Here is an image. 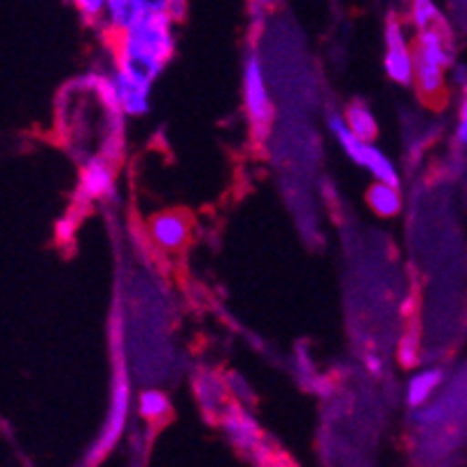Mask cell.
<instances>
[{"label":"cell","instance_id":"22","mask_svg":"<svg viewBox=\"0 0 467 467\" xmlns=\"http://www.w3.org/2000/svg\"><path fill=\"white\" fill-rule=\"evenodd\" d=\"M260 467H297V465H295V462H292L287 456H283V453L274 451L265 462H262Z\"/></svg>","mask_w":467,"mask_h":467},{"label":"cell","instance_id":"9","mask_svg":"<svg viewBox=\"0 0 467 467\" xmlns=\"http://www.w3.org/2000/svg\"><path fill=\"white\" fill-rule=\"evenodd\" d=\"M112 194H115V161L106 160L103 154H91L82 160L78 197L89 203L110 199Z\"/></svg>","mask_w":467,"mask_h":467},{"label":"cell","instance_id":"1","mask_svg":"<svg viewBox=\"0 0 467 467\" xmlns=\"http://www.w3.org/2000/svg\"><path fill=\"white\" fill-rule=\"evenodd\" d=\"M115 66L154 85L175 54V22L166 15H148L127 31L110 37Z\"/></svg>","mask_w":467,"mask_h":467},{"label":"cell","instance_id":"4","mask_svg":"<svg viewBox=\"0 0 467 467\" xmlns=\"http://www.w3.org/2000/svg\"><path fill=\"white\" fill-rule=\"evenodd\" d=\"M241 94H244V110L248 117L250 131L257 140H265L274 122V101H271L269 85H266L265 66L257 54H248L241 78Z\"/></svg>","mask_w":467,"mask_h":467},{"label":"cell","instance_id":"5","mask_svg":"<svg viewBox=\"0 0 467 467\" xmlns=\"http://www.w3.org/2000/svg\"><path fill=\"white\" fill-rule=\"evenodd\" d=\"M215 423L223 428L227 440L232 441L241 453L255 458L257 465H262L271 453L276 451V449L266 441V437L262 435V428L255 420V416L250 414L248 409H245L239 400H232V402L220 411Z\"/></svg>","mask_w":467,"mask_h":467},{"label":"cell","instance_id":"24","mask_svg":"<svg viewBox=\"0 0 467 467\" xmlns=\"http://www.w3.org/2000/svg\"><path fill=\"white\" fill-rule=\"evenodd\" d=\"M253 3H255L257 10H265V7H271V5H274V3H276V0H253Z\"/></svg>","mask_w":467,"mask_h":467},{"label":"cell","instance_id":"2","mask_svg":"<svg viewBox=\"0 0 467 467\" xmlns=\"http://www.w3.org/2000/svg\"><path fill=\"white\" fill-rule=\"evenodd\" d=\"M414 52V82L419 96L428 103H440L449 87V70L456 64L451 31L446 24L419 31L411 40Z\"/></svg>","mask_w":467,"mask_h":467},{"label":"cell","instance_id":"3","mask_svg":"<svg viewBox=\"0 0 467 467\" xmlns=\"http://www.w3.org/2000/svg\"><path fill=\"white\" fill-rule=\"evenodd\" d=\"M327 131L329 136L335 139V143L339 145L341 152L348 157L350 161L360 169H365L367 173L372 175L374 181L379 182H390V185H400V171L395 166V161L379 148L377 143H369V140L358 139L356 133L346 127L341 112H329L327 115Z\"/></svg>","mask_w":467,"mask_h":467},{"label":"cell","instance_id":"20","mask_svg":"<svg viewBox=\"0 0 467 467\" xmlns=\"http://www.w3.org/2000/svg\"><path fill=\"white\" fill-rule=\"evenodd\" d=\"M453 140L461 150H467V91L461 94V103H458V119L456 129H453Z\"/></svg>","mask_w":467,"mask_h":467},{"label":"cell","instance_id":"11","mask_svg":"<svg viewBox=\"0 0 467 467\" xmlns=\"http://www.w3.org/2000/svg\"><path fill=\"white\" fill-rule=\"evenodd\" d=\"M194 398H197L199 407L208 419H218V414L232 402V390H229L227 377L213 369H199L194 374Z\"/></svg>","mask_w":467,"mask_h":467},{"label":"cell","instance_id":"19","mask_svg":"<svg viewBox=\"0 0 467 467\" xmlns=\"http://www.w3.org/2000/svg\"><path fill=\"white\" fill-rule=\"evenodd\" d=\"M75 10L80 12L82 19L89 24H101L103 10H106V0H73Z\"/></svg>","mask_w":467,"mask_h":467},{"label":"cell","instance_id":"16","mask_svg":"<svg viewBox=\"0 0 467 467\" xmlns=\"http://www.w3.org/2000/svg\"><path fill=\"white\" fill-rule=\"evenodd\" d=\"M136 409H139L140 419L152 425L164 423L171 416V402L164 390H160V388H145V390H140Z\"/></svg>","mask_w":467,"mask_h":467},{"label":"cell","instance_id":"8","mask_svg":"<svg viewBox=\"0 0 467 467\" xmlns=\"http://www.w3.org/2000/svg\"><path fill=\"white\" fill-rule=\"evenodd\" d=\"M108 73V80H110V89L115 101L119 103L122 112L127 117H143L148 115L150 108H152V87L150 82L139 80L133 75L124 73L122 68L112 66Z\"/></svg>","mask_w":467,"mask_h":467},{"label":"cell","instance_id":"18","mask_svg":"<svg viewBox=\"0 0 467 467\" xmlns=\"http://www.w3.org/2000/svg\"><path fill=\"white\" fill-rule=\"evenodd\" d=\"M398 360L402 367H416L420 360V335L419 329L411 327L407 335L400 339Z\"/></svg>","mask_w":467,"mask_h":467},{"label":"cell","instance_id":"23","mask_svg":"<svg viewBox=\"0 0 467 467\" xmlns=\"http://www.w3.org/2000/svg\"><path fill=\"white\" fill-rule=\"evenodd\" d=\"M367 362H369V365H367V367H369V369H372L374 374H379V372H381V362H379V358H374V356H367Z\"/></svg>","mask_w":467,"mask_h":467},{"label":"cell","instance_id":"7","mask_svg":"<svg viewBox=\"0 0 467 467\" xmlns=\"http://www.w3.org/2000/svg\"><path fill=\"white\" fill-rule=\"evenodd\" d=\"M383 73L388 75V80H393L395 85L411 87L414 82V52H411V37H409L407 26L402 19L390 15L386 19V28H383Z\"/></svg>","mask_w":467,"mask_h":467},{"label":"cell","instance_id":"12","mask_svg":"<svg viewBox=\"0 0 467 467\" xmlns=\"http://www.w3.org/2000/svg\"><path fill=\"white\" fill-rule=\"evenodd\" d=\"M446 374L441 367H420L409 377L407 388H404V402L409 409H423L437 395V390L444 383Z\"/></svg>","mask_w":467,"mask_h":467},{"label":"cell","instance_id":"13","mask_svg":"<svg viewBox=\"0 0 467 467\" xmlns=\"http://www.w3.org/2000/svg\"><path fill=\"white\" fill-rule=\"evenodd\" d=\"M145 16L140 0H106V10H103L101 24L108 37L117 36V33L127 31L133 24H139Z\"/></svg>","mask_w":467,"mask_h":467},{"label":"cell","instance_id":"14","mask_svg":"<svg viewBox=\"0 0 467 467\" xmlns=\"http://www.w3.org/2000/svg\"><path fill=\"white\" fill-rule=\"evenodd\" d=\"M367 206L377 213L379 218H395L400 215V211L404 208L402 192L400 185H390V182H379L374 181L367 190Z\"/></svg>","mask_w":467,"mask_h":467},{"label":"cell","instance_id":"21","mask_svg":"<svg viewBox=\"0 0 467 467\" xmlns=\"http://www.w3.org/2000/svg\"><path fill=\"white\" fill-rule=\"evenodd\" d=\"M449 85L456 87L461 94L467 91V66L462 64H453L451 70H449Z\"/></svg>","mask_w":467,"mask_h":467},{"label":"cell","instance_id":"15","mask_svg":"<svg viewBox=\"0 0 467 467\" xmlns=\"http://www.w3.org/2000/svg\"><path fill=\"white\" fill-rule=\"evenodd\" d=\"M341 117H344L346 127L356 133L358 139L369 140V143H374V140H377L379 119H377V115L372 112V108L367 106V103H362V101L348 103V106L344 108V112H341Z\"/></svg>","mask_w":467,"mask_h":467},{"label":"cell","instance_id":"17","mask_svg":"<svg viewBox=\"0 0 467 467\" xmlns=\"http://www.w3.org/2000/svg\"><path fill=\"white\" fill-rule=\"evenodd\" d=\"M409 24H411V28L419 33L425 31V28L441 26V24L446 22L435 0H411V3H409Z\"/></svg>","mask_w":467,"mask_h":467},{"label":"cell","instance_id":"10","mask_svg":"<svg viewBox=\"0 0 467 467\" xmlns=\"http://www.w3.org/2000/svg\"><path fill=\"white\" fill-rule=\"evenodd\" d=\"M148 234L157 248L166 250V253H178L190 241V218H187L185 213L161 211L150 218Z\"/></svg>","mask_w":467,"mask_h":467},{"label":"cell","instance_id":"6","mask_svg":"<svg viewBox=\"0 0 467 467\" xmlns=\"http://www.w3.org/2000/svg\"><path fill=\"white\" fill-rule=\"evenodd\" d=\"M129 411H131V383H129L124 365H117L115 377H112L110 407H108L106 423H103L101 435H99V440H96L94 449L89 453L91 465L101 461V458H106L108 451L117 444V440L122 437L124 428H127Z\"/></svg>","mask_w":467,"mask_h":467}]
</instances>
